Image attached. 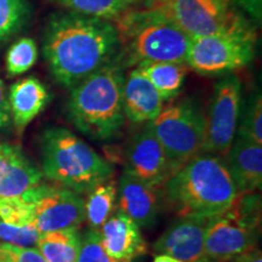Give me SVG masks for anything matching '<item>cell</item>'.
Segmentation results:
<instances>
[{"mask_svg": "<svg viewBox=\"0 0 262 262\" xmlns=\"http://www.w3.org/2000/svg\"><path fill=\"white\" fill-rule=\"evenodd\" d=\"M0 262H47L37 248L0 244Z\"/></svg>", "mask_w": 262, "mask_h": 262, "instance_id": "30", "label": "cell"}, {"mask_svg": "<svg viewBox=\"0 0 262 262\" xmlns=\"http://www.w3.org/2000/svg\"><path fill=\"white\" fill-rule=\"evenodd\" d=\"M123 2H125L126 4H129L130 6H134V5H136V4H142V3L145 2V0H123Z\"/></svg>", "mask_w": 262, "mask_h": 262, "instance_id": "35", "label": "cell"}, {"mask_svg": "<svg viewBox=\"0 0 262 262\" xmlns=\"http://www.w3.org/2000/svg\"><path fill=\"white\" fill-rule=\"evenodd\" d=\"M113 22L120 42L117 57L124 67L146 62L186 63L192 38L160 14L131 8Z\"/></svg>", "mask_w": 262, "mask_h": 262, "instance_id": "4", "label": "cell"}, {"mask_svg": "<svg viewBox=\"0 0 262 262\" xmlns=\"http://www.w3.org/2000/svg\"><path fill=\"white\" fill-rule=\"evenodd\" d=\"M41 233L34 225L15 227L0 221V244L19 248H37Z\"/></svg>", "mask_w": 262, "mask_h": 262, "instance_id": "28", "label": "cell"}, {"mask_svg": "<svg viewBox=\"0 0 262 262\" xmlns=\"http://www.w3.org/2000/svg\"><path fill=\"white\" fill-rule=\"evenodd\" d=\"M237 131L258 145H262V98L260 91L251 95L247 102H243Z\"/></svg>", "mask_w": 262, "mask_h": 262, "instance_id": "27", "label": "cell"}, {"mask_svg": "<svg viewBox=\"0 0 262 262\" xmlns=\"http://www.w3.org/2000/svg\"><path fill=\"white\" fill-rule=\"evenodd\" d=\"M66 11L114 21L133 6L123 0H49Z\"/></svg>", "mask_w": 262, "mask_h": 262, "instance_id": "23", "label": "cell"}, {"mask_svg": "<svg viewBox=\"0 0 262 262\" xmlns=\"http://www.w3.org/2000/svg\"><path fill=\"white\" fill-rule=\"evenodd\" d=\"M211 217L182 216L157 239L155 250L181 262H209L205 255V233Z\"/></svg>", "mask_w": 262, "mask_h": 262, "instance_id": "13", "label": "cell"}, {"mask_svg": "<svg viewBox=\"0 0 262 262\" xmlns=\"http://www.w3.org/2000/svg\"><path fill=\"white\" fill-rule=\"evenodd\" d=\"M232 262H262V255L258 249H253V250L248 251L237 258H234Z\"/></svg>", "mask_w": 262, "mask_h": 262, "instance_id": "33", "label": "cell"}, {"mask_svg": "<svg viewBox=\"0 0 262 262\" xmlns=\"http://www.w3.org/2000/svg\"><path fill=\"white\" fill-rule=\"evenodd\" d=\"M116 201L117 186L116 182L111 180L90 192L89 198L85 202V219L89 224V228L97 231L101 228L112 214Z\"/></svg>", "mask_w": 262, "mask_h": 262, "instance_id": "22", "label": "cell"}, {"mask_svg": "<svg viewBox=\"0 0 262 262\" xmlns=\"http://www.w3.org/2000/svg\"><path fill=\"white\" fill-rule=\"evenodd\" d=\"M125 67L117 56L71 89L68 120L85 136L110 141L119 135L125 122L123 86Z\"/></svg>", "mask_w": 262, "mask_h": 262, "instance_id": "3", "label": "cell"}, {"mask_svg": "<svg viewBox=\"0 0 262 262\" xmlns=\"http://www.w3.org/2000/svg\"><path fill=\"white\" fill-rule=\"evenodd\" d=\"M256 39L233 35L192 38L186 64L202 75H226L245 67L255 56Z\"/></svg>", "mask_w": 262, "mask_h": 262, "instance_id": "9", "label": "cell"}, {"mask_svg": "<svg viewBox=\"0 0 262 262\" xmlns=\"http://www.w3.org/2000/svg\"><path fill=\"white\" fill-rule=\"evenodd\" d=\"M164 100L150 81L135 67L125 75L123 86L124 116L130 122L149 123L162 112Z\"/></svg>", "mask_w": 262, "mask_h": 262, "instance_id": "18", "label": "cell"}, {"mask_svg": "<svg viewBox=\"0 0 262 262\" xmlns=\"http://www.w3.org/2000/svg\"><path fill=\"white\" fill-rule=\"evenodd\" d=\"M238 10L250 17L255 26H260L262 22V0H231Z\"/></svg>", "mask_w": 262, "mask_h": 262, "instance_id": "31", "label": "cell"}, {"mask_svg": "<svg viewBox=\"0 0 262 262\" xmlns=\"http://www.w3.org/2000/svg\"><path fill=\"white\" fill-rule=\"evenodd\" d=\"M226 156V165L233 178L239 194L253 193L261 188L262 145L237 131Z\"/></svg>", "mask_w": 262, "mask_h": 262, "instance_id": "16", "label": "cell"}, {"mask_svg": "<svg viewBox=\"0 0 262 262\" xmlns=\"http://www.w3.org/2000/svg\"><path fill=\"white\" fill-rule=\"evenodd\" d=\"M40 149L42 176L79 194L90 193L114 173L112 164L67 127H48Z\"/></svg>", "mask_w": 262, "mask_h": 262, "instance_id": "5", "label": "cell"}, {"mask_svg": "<svg viewBox=\"0 0 262 262\" xmlns=\"http://www.w3.org/2000/svg\"><path fill=\"white\" fill-rule=\"evenodd\" d=\"M118 208L139 227H152L156 225L160 210L162 191L141 182L124 172L117 188Z\"/></svg>", "mask_w": 262, "mask_h": 262, "instance_id": "14", "label": "cell"}, {"mask_svg": "<svg viewBox=\"0 0 262 262\" xmlns=\"http://www.w3.org/2000/svg\"><path fill=\"white\" fill-rule=\"evenodd\" d=\"M166 101L180 94L189 72L188 66L178 62H146L136 66Z\"/></svg>", "mask_w": 262, "mask_h": 262, "instance_id": "20", "label": "cell"}, {"mask_svg": "<svg viewBox=\"0 0 262 262\" xmlns=\"http://www.w3.org/2000/svg\"><path fill=\"white\" fill-rule=\"evenodd\" d=\"M41 179V170L18 146L0 142V198L24 194Z\"/></svg>", "mask_w": 262, "mask_h": 262, "instance_id": "17", "label": "cell"}, {"mask_svg": "<svg viewBox=\"0 0 262 262\" xmlns=\"http://www.w3.org/2000/svg\"><path fill=\"white\" fill-rule=\"evenodd\" d=\"M160 191L180 217L221 215L241 195L224 157L209 153H199L188 160L166 180Z\"/></svg>", "mask_w": 262, "mask_h": 262, "instance_id": "2", "label": "cell"}, {"mask_svg": "<svg viewBox=\"0 0 262 262\" xmlns=\"http://www.w3.org/2000/svg\"><path fill=\"white\" fill-rule=\"evenodd\" d=\"M77 262H130L110 256L101 244L97 229L88 228L81 234V243Z\"/></svg>", "mask_w": 262, "mask_h": 262, "instance_id": "29", "label": "cell"}, {"mask_svg": "<svg viewBox=\"0 0 262 262\" xmlns=\"http://www.w3.org/2000/svg\"><path fill=\"white\" fill-rule=\"evenodd\" d=\"M34 203L26 193L16 196L0 198V221L15 227L34 225Z\"/></svg>", "mask_w": 262, "mask_h": 262, "instance_id": "25", "label": "cell"}, {"mask_svg": "<svg viewBox=\"0 0 262 262\" xmlns=\"http://www.w3.org/2000/svg\"><path fill=\"white\" fill-rule=\"evenodd\" d=\"M243 106L242 81L234 73L226 74L216 83L206 119L202 153L224 157L237 133Z\"/></svg>", "mask_w": 262, "mask_h": 262, "instance_id": "10", "label": "cell"}, {"mask_svg": "<svg viewBox=\"0 0 262 262\" xmlns=\"http://www.w3.org/2000/svg\"><path fill=\"white\" fill-rule=\"evenodd\" d=\"M113 21L71 11L56 12L42 34V54L54 79L71 90L119 52Z\"/></svg>", "mask_w": 262, "mask_h": 262, "instance_id": "1", "label": "cell"}, {"mask_svg": "<svg viewBox=\"0 0 262 262\" xmlns=\"http://www.w3.org/2000/svg\"><path fill=\"white\" fill-rule=\"evenodd\" d=\"M80 243L79 228L71 227L41 234L37 249L47 262H77Z\"/></svg>", "mask_w": 262, "mask_h": 262, "instance_id": "21", "label": "cell"}, {"mask_svg": "<svg viewBox=\"0 0 262 262\" xmlns=\"http://www.w3.org/2000/svg\"><path fill=\"white\" fill-rule=\"evenodd\" d=\"M124 172L156 188H162L173 173L165 150L148 124L127 145Z\"/></svg>", "mask_w": 262, "mask_h": 262, "instance_id": "12", "label": "cell"}, {"mask_svg": "<svg viewBox=\"0 0 262 262\" xmlns=\"http://www.w3.org/2000/svg\"><path fill=\"white\" fill-rule=\"evenodd\" d=\"M155 262H181V261L176 260V258L169 256V255L158 254V255H157V256L155 257Z\"/></svg>", "mask_w": 262, "mask_h": 262, "instance_id": "34", "label": "cell"}, {"mask_svg": "<svg viewBox=\"0 0 262 262\" xmlns=\"http://www.w3.org/2000/svg\"><path fill=\"white\" fill-rule=\"evenodd\" d=\"M98 234L106 253L117 260L133 262L147 253L140 227L119 209L101 226Z\"/></svg>", "mask_w": 262, "mask_h": 262, "instance_id": "15", "label": "cell"}, {"mask_svg": "<svg viewBox=\"0 0 262 262\" xmlns=\"http://www.w3.org/2000/svg\"><path fill=\"white\" fill-rule=\"evenodd\" d=\"M26 195L34 203V226L41 234L79 227L85 220V201L79 193L39 183Z\"/></svg>", "mask_w": 262, "mask_h": 262, "instance_id": "11", "label": "cell"}, {"mask_svg": "<svg viewBox=\"0 0 262 262\" xmlns=\"http://www.w3.org/2000/svg\"><path fill=\"white\" fill-rule=\"evenodd\" d=\"M31 18L27 0H0V44L25 28Z\"/></svg>", "mask_w": 262, "mask_h": 262, "instance_id": "24", "label": "cell"}, {"mask_svg": "<svg viewBox=\"0 0 262 262\" xmlns=\"http://www.w3.org/2000/svg\"><path fill=\"white\" fill-rule=\"evenodd\" d=\"M38 60V47L31 38H21L10 47L6 54V72L17 77L31 70Z\"/></svg>", "mask_w": 262, "mask_h": 262, "instance_id": "26", "label": "cell"}, {"mask_svg": "<svg viewBox=\"0 0 262 262\" xmlns=\"http://www.w3.org/2000/svg\"><path fill=\"white\" fill-rule=\"evenodd\" d=\"M11 112H10L9 98L5 85L0 78V131H6L11 126Z\"/></svg>", "mask_w": 262, "mask_h": 262, "instance_id": "32", "label": "cell"}, {"mask_svg": "<svg viewBox=\"0 0 262 262\" xmlns=\"http://www.w3.org/2000/svg\"><path fill=\"white\" fill-rule=\"evenodd\" d=\"M260 195L244 193L224 214L212 216L205 233L209 262H229L256 248L260 227Z\"/></svg>", "mask_w": 262, "mask_h": 262, "instance_id": "7", "label": "cell"}, {"mask_svg": "<svg viewBox=\"0 0 262 262\" xmlns=\"http://www.w3.org/2000/svg\"><path fill=\"white\" fill-rule=\"evenodd\" d=\"M8 98L11 122L21 135L28 124L45 110L51 94L38 78L28 77L10 86Z\"/></svg>", "mask_w": 262, "mask_h": 262, "instance_id": "19", "label": "cell"}, {"mask_svg": "<svg viewBox=\"0 0 262 262\" xmlns=\"http://www.w3.org/2000/svg\"><path fill=\"white\" fill-rule=\"evenodd\" d=\"M142 5L170 19L191 38L233 35L257 40V26L231 0H145Z\"/></svg>", "mask_w": 262, "mask_h": 262, "instance_id": "6", "label": "cell"}, {"mask_svg": "<svg viewBox=\"0 0 262 262\" xmlns=\"http://www.w3.org/2000/svg\"><path fill=\"white\" fill-rule=\"evenodd\" d=\"M147 124L165 150L173 172L202 153L206 119L194 101L181 100L163 107L156 119Z\"/></svg>", "mask_w": 262, "mask_h": 262, "instance_id": "8", "label": "cell"}]
</instances>
